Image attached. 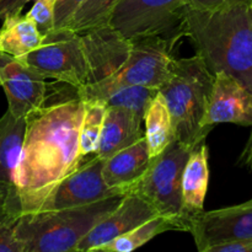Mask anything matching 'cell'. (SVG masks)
<instances>
[{
  "instance_id": "cell-1",
  "label": "cell",
  "mask_w": 252,
  "mask_h": 252,
  "mask_svg": "<svg viewBox=\"0 0 252 252\" xmlns=\"http://www.w3.org/2000/svg\"><path fill=\"white\" fill-rule=\"evenodd\" d=\"M64 84L53 102L27 118L21 154L15 170V191L22 214L41 211L53 189L84 161L79 135L84 100Z\"/></svg>"
},
{
  "instance_id": "cell-2",
  "label": "cell",
  "mask_w": 252,
  "mask_h": 252,
  "mask_svg": "<svg viewBox=\"0 0 252 252\" xmlns=\"http://www.w3.org/2000/svg\"><path fill=\"white\" fill-rule=\"evenodd\" d=\"M132 41L110 24L81 32L57 30L20 59L46 79L74 89L112 75L127 59Z\"/></svg>"
},
{
  "instance_id": "cell-3",
  "label": "cell",
  "mask_w": 252,
  "mask_h": 252,
  "mask_svg": "<svg viewBox=\"0 0 252 252\" xmlns=\"http://www.w3.org/2000/svg\"><path fill=\"white\" fill-rule=\"evenodd\" d=\"M177 31L191 41L212 74L224 71L252 93L250 4L216 10L184 6Z\"/></svg>"
},
{
  "instance_id": "cell-4",
  "label": "cell",
  "mask_w": 252,
  "mask_h": 252,
  "mask_svg": "<svg viewBox=\"0 0 252 252\" xmlns=\"http://www.w3.org/2000/svg\"><path fill=\"white\" fill-rule=\"evenodd\" d=\"M123 196L125 193L84 206L22 214L16 225V238L25 252L75 251L79 243Z\"/></svg>"
},
{
  "instance_id": "cell-5",
  "label": "cell",
  "mask_w": 252,
  "mask_h": 252,
  "mask_svg": "<svg viewBox=\"0 0 252 252\" xmlns=\"http://www.w3.org/2000/svg\"><path fill=\"white\" fill-rule=\"evenodd\" d=\"M213 86V74L199 56L175 58L159 93L166 102L175 129V140L193 149L208 135L202 127Z\"/></svg>"
},
{
  "instance_id": "cell-6",
  "label": "cell",
  "mask_w": 252,
  "mask_h": 252,
  "mask_svg": "<svg viewBox=\"0 0 252 252\" xmlns=\"http://www.w3.org/2000/svg\"><path fill=\"white\" fill-rule=\"evenodd\" d=\"M179 31L169 37L148 36L130 39V51L125 63L108 78L75 89L81 100H103L108 94L122 86L145 85L158 88L170 75L175 58L174 48Z\"/></svg>"
},
{
  "instance_id": "cell-7",
  "label": "cell",
  "mask_w": 252,
  "mask_h": 252,
  "mask_svg": "<svg viewBox=\"0 0 252 252\" xmlns=\"http://www.w3.org/2000/svg\"><path fill=\"white\" fill-rule=\"evenodd\" d=\"M191 150L174 140L161 154L152 159L144 175L126 189V193L133 192L149 202L159 216L175 224L176 230L189 231L182 216L181 180Z\"/></svg>"
},
{
  "instance_id": "cell-8",
  "label": "cell",
  "mask_w": 252,
  "mask_h": 252,
  "mask_svg": "<svg viewBox=\"0 0 252 252\" xmlns=\"http://www.w3.org/2000/svg\"><path fill=\"white\" fill-rule=\"evenodd\" d=\"M184 0H121L108 24L126 38L175 33Z\"/></svg>"
},
{
  "instance_id": "cell-9",
  "label": "cell",
  "mask_w": 252,
  "mask_h": 252,
  "mask_svg": "<svg viewBox=\"0 0 252 252\" xmlns=\"http://www.w3.org/2000/svg\"><path fill=\"white\" fill-rule=\"evenodd\" d=\"M197 250L211 252L219 245L252 241V199L236 206L201 212L189 225Z\"/></svg>"
},
{
  "instance_id": "cell-10",
  "label": "cell",
  "mask_w": 252,
  "mask_h": 252,
  "mask_svg": "<svg viewBox=\"0 0 252 252\" xmlns=\"http://www.w3.org/2000/svg\"><path fill=\"white\" fill-rule=\"evenodd\" d=\"M0 75L7 111L12 116L27 120L46 105L49 89L47 79L24 62L0 53Z\"/></svg>"
},
{
  "instance_id": "cell-11",
  "label": "cell",
  "mask_w": 252,
  "mask_h": 252,
  "mask_svg": "<svg viewBox=\"0 0 252 252\" xmlns=\"http://www.w3.org/2000/svg\"><path fill=\"white\" fill-rule=\"evenodd\" d=\"M103 161L105 160L97 157L89 158L86 161L84 160L75 171L53 189L41 207V211L84 206L125 193L122 189H112L106 185L102 176Z\"/></svg>"
},
{
  "instance_id": "cell-12",
  "label": "cell",
  "mask_w": 252,
  "mask_h": 252,
  "mask_svg": "<svg viewBox=\"0 0 252 252\" xmlns=\"http://www.w3.org/2000/svg\"><path fill=\"white\" fill-rule=\"evenodd\" d=\"M220 123L252 127V93L229 74L217 71L202 127L211 132Z\"/></svg>"
},
{
  "instance_id": "cell-13",
  "label": "cell",
  "mask_w": 252,
  "mask_h": 252,
  "mask_svg": "<svg viewBox=\"0 0 252 252\" xmlns=\"http://www.w3.org/2000/svg\"><path fill=\"white\" fill-rule=\"evenodd\" d=\"M159 216L154 207L139 194L127 192L120 203L101 219L76 246V252L97 251L100 246Z\"/></svg>"
},
{
  "instance_id": "cell-14",
  "label": "cell",
  "mask_w": 252,
  "mask_h": 252,
  "mask_svg": "<svg viewBox=\"0 0 252 252\" xmlns=\"http://www.w3.org/2000/svg\"><path fill=\"white\" fill-rule=\"evenodd\" d=\"M208 159V147L202 142L191 150L182 171V216L189 231L192 218L204 211V201L209 184Z\"/></svg>"
},
{
  "instance_id": "cell-15",
  "label": "cell",
  "mask_w": 252,
  "mask_h": 252,
  "mask_svg": "<svg viewBox=\"0 0 252 252\" xmlns=\"http://www.w3.org/2000/svg\"><path fill=\"white\" fill-rule=\"evenodd\" d=\"M143 121L140 116L128 108L107 107L95 157L105 160L139 140L144 135Z\"/></svg>"
},
{
  "instance_id": "cell-16",
  "label": "cell",
  "mask_w": 252,
  "mask_h": 252,
  "mask_svg": "<svg viewBox=\"0 0 252 252\" xmlns=\"http://www.w3.org/2000/svg\"><path fill=\"white\" fill-rule=\"evenodd\" d=\"M150 162L152 158L143 135L132 145L105 159L102 167L103 180L108 187L122 189L126 193L127 187L144 175Z\"/></svg>"
},
{
  "instance_id": "cell-17",
  "label": "cell",
  "mask_w": 252,
  "mask_h": 252,
  "mask_svg": "<svg viewBox=\"0 0 252 252\" xmlns=\"http://www.w3.org/2000/svg\"><path fill=\"white\" fill-rule=\"evenodd\" d=\"M26 118H16L9 111L0 118V192L16 193L15 170L26 132Z\"/></svg>"
},
{
  "instance_id": "cell-18",
  "label": "cell",
  "mask_w": 252,
  "mask_h": 252,
  "mask_svg": "<svg viewBox=\"0 0 252 252\" xmlns=\"http://www.w3.org/2000/svg\"><path fill=\"white\" fill-rule=\"evenodd\" d=\"M44 36L27 15L14 14L2 19L0 29V53L21 58L38 48Z\"/></svg>"
},
{
  "instance_id": "cell-19",
  "label": "cell",
  "mask_w": 252,
  "mask_h": 252,
  "mask_svg": "<svg viewBox=\"0 0 252 252\" xmlns=\"http://www.w3.org/2000/svg\"><path fill=\"white\" fill-rule=\"evenodd\" d=\"M144 137L152 159L161 154L175 140L171 115L161 94H158L144 115Z\"/></svg>"
},
{
  "instance_id": "cell-20",
  "label": "cell",
  "mask_w": 252,
  "mask_h": 252,
  "mask_svg": "<svg viewBox=\"0 0 252 252\" xmlns=\"http://www.w3.org/2000/svg\"><path fill=\"white\" fill-rule=\"evenodd\" d=\"M167 230H176V226L170 219L162 216H157L145 223L135 226L123 235L113 239L110 243L100 246L97 251L102 252H130L145 245L155 236Z\"/></svg>"
},
{
  "instance_id": "cell-21",
  "label": "cell",
  "mask_w": 252,
  "mask_h": 252,
  "mask_svg": "<svg viewBox=\"0 0 252 252\" xmlns=\"http://www.w3.org/2000/svg\"><path fill=\"white\" fill-rule=\"evenodd\" d=\"M106 110L107 106L103 100L94 98L84 101V115L79 135L80 153L84 159L95 157L97 152Z\"/></svg>"
},
{
  "instance_id": "cell-22",
  "label": "cell",
  "mask_w": 252,
  "mask_h": 252,
  "mask_svg": "<svg viewBox=\"0 0 252 252\" xmlns=\"http://www.w3.org/2000/svg\"><path fill=\"white\" fill-rule=\"evenodd\" d=\"M22 216L16 193L0 196V252H25L16 238V225Z\"/></svg>"
},
{
  "instance_id": "cell-23",
  "label": "cell",
  "mask_w": 252,
  "mask_h": 252,
  "mask_svg": "<svg viewBox=\"0 0 252 252\" xmlns=\"http://www.w3.org/2000/svg\"><path fill=\"white\" fill-rule=\"evenodd\" d=\"M159 94V89L145 85H128L108 94L103 101L107 107H125L133 111L144 120L148 107Z\"/></svg>"
},
{
  "instance_id": "cell-24",
  "label": "cell",
  "mask_w": 252,
  "mask_h": 252,
  "mask_svg": "<svg viewBox=\"0 0 252 252\" xmlns=\"http://www.w3.org/2000/svg\"><path fill=\"white\" fill-rule=\"evenodd\" d=\"M121 0H85L63 30L81 32L108 24L111 14Z\"/></svg>"
},
{
  "instance_id": "cell-25",
  "label": "cell",
  "mask_w": 252,
  "mask_h": 252,
  "mask_svg": "<svg viewBox=\"0 0 252 252\" xmlns=\"http://www.w3.org/2000/svg\"><path fill=\"white\" fill-rule=\"evenodd\" d=\"M57 0H33L27 16L36 24L44 37L54 31V9Z\"/></svg>"
},
{
  "instance_id": "cell-26",
  "label": "cell",
  "mask_w": 252,
  "mask_h": 252,
  "mask_svg": "<svg viewBox=\"0 0 252 252\" xmlns=\"http://www.w3.org/2000/svg\"><path fill=\"white\" fill-rule=\"evenodd\" d=\"M84 1L85 0H57L54 9V31L65 29L73 15Z\"/></svg>"
},
{
  "instance_id": "cell-27",
  "label": "cell",
  "mask_w": 252,
  "mask_h": 252,
  "mask_svg": "<svg viewBox=\"0 0 252 252\" xmlns=\"http://www.w3.org/2000/svg\"><path fill=\"white\" fill-rule=\"evenodd\" d=\"M252 0H184V6L199 10H216L239 4H251Z\"/></svg>"
},
{
  "instance_id": "cell-28",
  "label": "cell",
  "mask_w": 252,
  "mask_h": 252,
  "mask_svg": "<svg viewBox=\"0 0 252 252\" xmlns=\"http://www.w3.org/2000/svg\"><path fill=\"white\" fill-rule=\"evenodd\" d=\"M31 0H0V20L9 15L21 14L25 5Z\"/></svg>"
},
{
  "instance_id": "cell-29",
  "label": "cell",
  "mask_w": 252,
  "mask_h": 252,
  "mask_svg": "<svg viewBox=\"0 0 252 252\" xmlns=\"http://www.w3.org/2000/svg\"><path fill=\"white\" fill-rule=\"evenodd\" d=\"M211 252H252V241L219 245L212 249Z\"/></svg>"
},
{
  "instance_id": "cell-30",
  "label": "cell",
  "mask_w": 252,
  "mask_h": 252,
  "mask_svg": "<svg viewBox=\"0 0 252 252\" xmlns=\"http://www.w3.org/2000/svg\"><path fill=\"white\" fill-rule=\"evenodd\" d=\"M239 162H240L241 165H244V166L249 167V169L252 170V130L248 142H246L245 148H244L243 153H241Z\"/></svg>"
},
{
  "instance_id": "cell-31",
  "label": "cell",
  "mask_w": 252,
  "mask_h": 252,
  "mask_svg": "<svg viewBox=\"0 0 252 252\" xmlns=\"http://www.w3.org/2000/svg\"><path fill=\"white\" fill-rule=\"evenodd\" d=\"M0 86H1V75H0Z\"/></svg>"
},
{
  "instance_id": "cell-32",
  "label": "cell",
  "mask_w": 252,
  "mask_h": 252,
  "mask_svg": "<svg viewBox=\"0 0 252 252\" xmlns=\"http://www.w3.org/2000/svg\"><path fill=\"white\" fill-rule=\"evenodd\" d=\"M250 6H251V11H252V1H251V4H250Z\"/></svg>"
},
{
  "instance_id": "cell-33",
  "label": "cell",
  "mask_w": 252,
  "mask_h": 252,
  "mask_svg": "<svg viewBox=\"0 0 252 252\" xmlns=\"http://www.w3.org/2000/svg\"><path fill=\"white\" fill-rule=\"evenodd\" d=\"M1 194H2V193H1V192H0V196H1Z\"/></svg>"
}]
</instances>
